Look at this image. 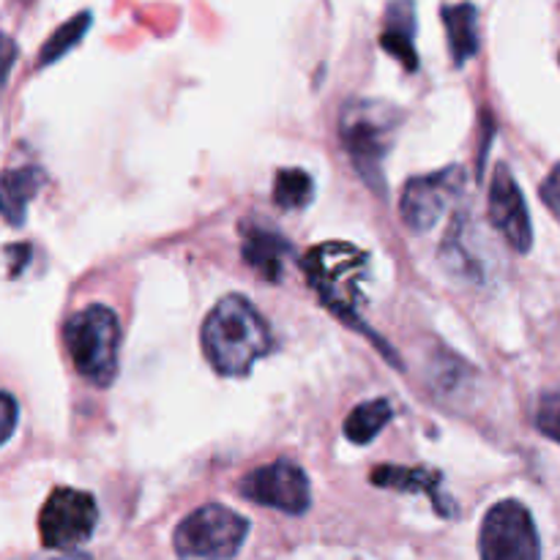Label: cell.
I'll list each match as a JSON object with an SVG mask.
<instances>
[{"instance_id":"obj_20","label":"cell","mask_w":560,"mask_h":560,"mask_svg":"<svg viewBox=\"0 0 560 560\" xmlns=\"http://www.w3.org/2000/svg\"><path fill=\"white\" fill-rule=\"evenodd\" d=\"M539 195H541V202H545V206L560 219V164H556V167H552V173L547 175V180L541 184Z\"/></svg>"},{"instance_id":"obj_16","label":"cell","mask_w":560,"mask_h":560,"mask_svg":"<svg viewBox=\"0 0 560 560\" xmlns=\"http://www.w3.org/2000/svg\"><path fill=\"white\" fill-rule=\"evenodd\" d=\"M392 419L394 408L388 399H366V402L355 405L348 413V419H345V438H348L353 446H366V443H372L383 430H386Z\"/></svg>"},{"instance_id":"obj_23","label":"cell","mask_w":560,"mask_h":560,"mask_svg":"<svg viewBox=\"0 0 560 560\" xmlns=\"http://www.w3.org/2000/svg\"><path fill=\"white\" fill-rule=\"evenodd\" d=\"M27 560H91V556H82V552H55L47 558H27Z\"/></svg>"},{"instance_id":"obj_1","label":"cell","mask_w":560,"mask_h":560,"mask_svg":"<svg viewBox=\"0 0 560 560\" xmlns=\"http://www.w3.org/2000/svg\"><path fill=\"white\" fill-rule=\"evenodd\" d=\"M202 353L222 377H244L271 353L273 334L266 317L244 295H224L208 312L200 331Z\"/></svg>"},{"instance_id":"obj_5","label":"cell","mask_w":560,"mask_h":560,"mask_svg":"<svg viewBox=\"0 0 560 560\" xmlns=\"http://www.w3.org/2000/svg\"><path fill=\"white\" fill-rule=\"evenodd\" d=\"M249 536V520L222 503H206L178 523L173 547L184 560H230Z\"/></svg>"},{"instance_id":"obj_9","label":"cell","mask_w":560,"mask_h":560,"mask_svg":"<svg viewBox=\"0 0 560 560\" xmlns=\"http://www.w3.org/2000/svg\"><path fill=\"white\" fill-rule=\"evenodd\" d=\"M241 495L257 506L277 509L284 514H306L312 506L310 476L290 459H277L271 465L255 468L238 485Z\"/></svg>"},{"instance_id":"obj_14","label":"cell","mask_w":560,"mask_h":560,"mask_svg":"<svg viewBox=\"0 0 560 560\" xmlns=\"http://www.w3.org/2000/svg\"><path fill=\"white\" fill-rule=\"evenodd\" d=\"M42 184H44V173L38 167L5 170L0 191H3V217L11 228L25 224L27 206H31L33 197L38 195Z\"/></svg>"},{"instance_id":"obj_11","label":"cell","mask_w":560,"mask_h":560,"mask_svg":"<svg viewBox=\"0 0 560 560\" xmlns=\"http://www.w3.org/2000/svg\"><path fill=\"white\" fill-rule=\"evenodd\" d=\"M244 255L246 266L257 273V277L268 279V282H279L284 273V266L293 257V246L284 235L273 233V230L266 228H244Z\"/></svg>"},{"instance_id":"obj_19","label":"cell","mask_w":560,"mask_h":560,"mask_svg":"<svg viewBox=\"0 0 560 560\" xmlns=\"http://www.w3.org/2000/svg\"><path fill=\"white\" fill-rule=\"evenodd\" d=\"M536 430L560 443V388L541 394L539 408H536Z\"/></svg>"},{"instance_id":"obj_2","label":"cell","mask_w":560,"mask_h":560,"mask_svg":"<svg viewBox=\"0 0 560 560\" xmlns=\"http://www.w3.org/2000/svg\"><path fill=\"white\" fill-rule=\"evenodd\" d=\"M402 124L397 107L377 98H350L339 115V137L353 162L355 173L364 178L370 189H386V164L392 151L394 131Z\"/></svg>"},{"instance_id":"obj_17","label":"cell","mask_w":560,"mask_h":560,"mask_svg":"<svg viewBox=\"0 0 560 560\" xmlns=\"http://www.w3.org/2000/svg\"><path fill=\"white\" fill-rule=\"evenodd\" d=\"M312 197H315V180L306 170H279L277 180H273V202L282 211H301V208L310 206Z\"/></svg>"},{"instance_id":"obj_4","label":"cell","mask_w":560,"mask_h":560,"mask_svg":"<svg viewBox=\"0 0 560 560\" xmlns=\"http://www.w3.org/2000/svg\"><path fill=\"white\" fill-rule=\"evenodd\" d=\"M63 342L77 372L98 388L113 386L120 361V323L109 306L74 312L63 326Z\"/></svg>"},{"instance_id":"obj_10","label":"cell","mask_w":560,"mask_h":560,"mask_svg":"<svg viewBox=\"0 0 560 560\" xmlns=\"http://www.w3.org/2000/svg\"><path fill=\"white\" fill-rule=\"evenodd\" d=\"M487 213H490L492 228L503 235V241L514 252H520V255L530 252V246H534V224H530L523 191H520L517 180L506 167H498L495 175H492Z\"/></svg>"},{"instance_id":"obj_22","label":"cell","mask_w":560,"mask_h":560,"mask_svg":"<svg viewBox=\"0 0 560 560\" xmlns=\"http://www.w3.org/2000/svg\"><path fill=\"white\" fill-rule=\"evenodd\" d=\"M14 42H11L9 36L3 38V80H9V74H11V63H14Z\"/></svg>"},{"instance_id":"obj_13","label":"cell","mask_w":560,"mask_h":560,"mask_svg":"<svg viewBox=\"0 0 560 560\" xmlns=\"http://www.w3.org/2000/svg\"><path fill=\"white\" fill-rule=\"evenodd\" d=\"M416 9L413 3H392L386 9V31L381 44L388 55L402 60L408 71L419 69V55H416Z\"/></svg>"},{"instance_id":"obj_3","label":"cell","mask_w":560,"mask_h":560,"mask_svg":"<svg viewBox=\"0 0 560 560\" xmlns=\"http://www.w3.org/2000/svg\"><path fill=\"white\" fill-rule=\"evenodd\" d=\"M304 271L323 304L337 312L342 320L359 326L355 310L364 301V282L370 271L366 252L345 241H328L306 255Z\"/></svg>"},{"instance_id":"obj_15","label":"cell","mask_w":560,"mask_h":560,"mask_svg":"<svg viewBox=\"0 0 560 560\" xmlns=\"http://www.w3.org/2000/svg\"><path fill=\"white\" fill-rule=\"evenodd\" d=\"M443 25H446L448 49L454 66H465L479 52V27H476V9L470 3L443 5Z\"/></svg>"},{"instance_id":"obj_21","label":"cell","mask_w":560,"mask_h":560,"mask_svg":"<svg viewBox=\"0 0 560 560\" xmlns=\"http://www.w3.org/2000/svg\"><path fill=\"white\" fill-rule=\"evenodd\" d=\"M0 402H3V432H0V441L5 443L11 441V435H14V427H16V402L14 397H11L9 392L0 394Z\"/></svg>"},{"instance_id":"obj_7","label":"cell","mask_w":560,"mask_h":560,"mask_svg":"<svg viewBox=\"0 0 560 560\" xmlns=\"http://www.w3.org/2000/svg\"><path fill=\"white\" fill-rule=\"evenodd\" d=\"M481 560H541L534 514L520 501H498L479 528Z\"/></svg>"},{"instance_id":"obj_18","label":"cell","mask_w":560,"mask_h":560,"mask_svg":"<svg viewBox=\"0 0 560 560\" xmlns=\"http://www.w3.org/2000/svg\"><path fill=\"white\" fill-rule=\"evenodd\" d=\"M91 20H93L91 11H80V14L71 16L69 22H63V25H60L58 31L44 42L42 52H38V60H36L38 69L52 66L55 60H60L66 52H71V49L80 44V38L88 33V27H91Z\"/></svg>"},{"instance_id":"obj_8","label":"cell","mask_w":560,"mask_h":560,"mask_svg":"<svg viewBox=\"0 0 560 560\" xmlns=\"http://www.w3.org/2000/svg\"><path fill=\"white\" fill-rule=\"evenodd\" d=\"M465 189V173L459 167L438 170V173L419 175L405 184L399 197V217L410 233H430L438 228L448 208L457 206Z\"/></svg>"},{"instance_id":"obj_12","label":"cell","mask_w":560,"mask_h":560,"mask_svg":"<svg viewBox=\"0 0 560 560\" xmlns=\"http://www.w3.org/2000/svg\"><path fill=\"white\" fill-rule=\"evenodd\" d=\"M370 481L375 487H386V490L397 492H421L432 501L435 512L441 517H454V506L446 495L441 492V474L427 468H397V465H383L370 474Z\"/></svg>"},{"instance_id":"obj_6","label":"cell","mask_w":560,"mask_h":560,"mask_svg":"<svg viewBox=\"0 0 560 560\" xmlns=\"http://www.w3.org/2000/svg\"><path fill=\"white\" fill-rule=\"evenodd\" d=\"M98 523L96 498L91 492L60 487L38 514V539L52 552H77L93 536Z\"/></svg>"}]
</instances>
